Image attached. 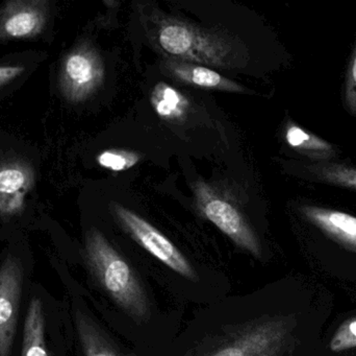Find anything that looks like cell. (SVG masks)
Wrapping results in <instances>:
<instances>
[{"label": "cell", "instance_id": "cell-12", "mask_svg": "<svg viewBox=\"0 0 356 356\" xmlns=\"http://www.w3.org/2000/svg\"><path fill=\"white\" fill-rule=\"evenodd\" d=\"M21 356H49L45 343L43 303L39 298L31 299L29 302L23 332Z\"/></svg>", "mask_w": 356, "mask_h": 356}, {"label": "cell", "instance_id": "cell-7", "mask_svg": "<svg viewBox=\"0 0 356 356\" xmlns=\"http://www.w3.org/2000/svg\"><path fill=\"white\" fill-rule=\"evenodd\" d=\"M22 284V263L18 257L8 255L0 265V356L10 355Z\"/></svg>", "mask_w": 356, "mask_h": 356}, {"label": "cell", "instance_id": "cell-11", "mask_svg": "<svg viewBox=\"0 0 356 356\" xmlns=\"http://www.w3.org/2000/svg\"><path fill=\"white\" fill-rule=\"evenodd\" d=\"M166 68L169 72L179 81L198 87L209 88V89L223 90V91L242 92L244 91L241 86L220 73L198 65L188 63L169 61Z\"/></svg>", "mask_w": 356, "mask_h": 356}, {"label": "cell", "instance_id": "cell-6", "mask_svg": "<svg viewBox=\"0 0 356 356\" xmlns=\"http://www.w3.org/2000/svg\"><path fill=\"white\" fill-rule=\"evenodd\" d=\"M104 65L98 54L83 46L68 54L60 69V89L69 102H83L104 79Z\"/></svg>", "mask_w": 356, "mask_h": 356}, {"label": "cell", "instance_id": "cell-2", "mask_svg": "<svg viewBox=\"0 0 356 356\" xmlns=\"http://www.w3.org/2000/svg\"><path fill=\"white\" fill-rule=\"evenodd\" d=\"M159 41L167 52L182 60L224 67L234 60V48L225 39L179 21L164 23Z\"/></svg>", "mask_w": 356, "mask_h": 356}, {"label": "cell", "instance_id": "cell-19", "mask_svg": "<svg viewBox=\"0 0 356 356\" xmlns=\"http://www.w3.org/2000/svg\"><path fill=\"white\" fill-rule=\"evenodd\" d=\"M345 102L350 114L356 116V44L347 70Z\"/></svg>", "mask_w": 356, "mask_h": 356}, {"label": "cell", "instance_id": "cell-15", "mask_svg": "<svg viewBox=\"0 0 356 356\" xmlns=\"http://www.w3.org/2000/svg\"><path fill=\"white\" fill-rule=\"evenodd\" d=\"M152 104L156 113L166 119L181 118L188 108L186 98L166 83L156 86L152 92Z\"/></svg>", "mask_w": 356, "mask_h": 356}, {"label": "cell", "instance_id": "cell-1", "mask_svg": "<svg viewBox=\"0 0 356 356\" xmlns=\"http://www.w3.org/2000/svg\"><path fill=\"white\" fill-rule=\"evenodd\" d=\"M86 261L106 294L136 321H146L150 307L147 293L133 268L106 236L92 229L86 235Z\"/></svg>", "mask_w": 356, "mask_h": 356}, {"label": "cell", "instance_id": "cell-8", "mask_svg": "<svg viewBox=\"0 0 356 356\" xmlns=\"http://www.w3.org/2000/svg\"><path fill=\"white\" fill-rule=\"evenodd\" d=\"M35 181L33 171L23 162L0 164V215H18L25 206V199Z\"/></svg>", "mask_w": 356, "mask_h": 356}, {"label": "cell", "instance_id": "cell-5", "mask_svg": "<svg viewBox=\"0 0 356 356\" xmlns=\"http://www.w3.org/2000/svg\"><path fill=\"white\" fill-rule=\"evenodd\" d=\"M289 330L288 322L282 318L259 320L209 356H278L286 344Z\"/></svg>", "mask_w": 356, "mask_h": 356}, {"label": "cell", "instance_id": "cell-18", "mask_svg": "<svg viewBox=\"0 0 356 356\" xmlns=\"http://www.w3.org/2000/svg\"><path fill=\"white\" fill-rule=\"evenodd\" d=\"M330 348L334 353L356 348V318L348 320L339 327L330 341Z\"/></svg>", "mask_w": 356, "mask_h": 356}, {"label": "cell", "instance_id": "cell-9", "mask_svg": "<svg viewBox=\"0 0 356 356\" xmlns=\"http://www.w3.org/2000/svg\"><path fill=\"white\" fill-rule=\"evenodd\" d=\"M46 23L41 2H12L0 16V37L22 39L39 35Z\"/></svg>", "mask_w": 356, "mask_h": 356}, {"label": "cell", "instance_id": "cell-20", "mask_svg": "<svg viewBox=\"0 0 356 356\" xmlns=\"http://www.w3.org/2000/svg\"><path fill=\"white\" fill-rule=\"evenodd\" d=\"M24 71L22 66H0V86L19 77Z\"/></svg>", "mask_w": 356, "mask_h": 356}, {"label": "cell", "instance_id": "cell-10", "mask_svg": "<svg viewBox=\"0 0 356 356\" xmlns=\"http://www.w3.org/2000/svg\"><path fill=\"white\" fill-rule=\"evenodd\" d=\"M303 217L332 240L356 251V217L342 211L305 205L300 208Z\"/></svg>", "mask_w": 356, "mask_h": 356}, {"label": "cell", "instance_id": "cell-16", "mask_svg": "<svg viewBox=\"0 0 356 356\" xmlns=\"http://www.w3.org/2000/svg\"><path fill=\"white\" fill-rule=\"evenodd\" d=\"M309 167L312 173L325 183L356 189L355 167L332 162H319Z\"/></svg>", "mask_w": 356, "mask_h": 356}, {"label": "cell", "instance_id": "cell-17", "mask_svg": "<svg viewBox=\"0 0 356 356\" xmlns=\"http://www.w3.org/2000/svg\"><path fill=\"white\" fill-rule=\"evenodd\" d=\"M140 161L139 155L122 150H108L97 157V162L106 169L114 171H127Z\"/></svg>", "mask_w": 356, "mask_h": 356}, {"label": "cell", "instance_id": "cell-4", "mask_svg": "<svg viewBox=\"0 0 356 356\" xmlns=\"http://www.w3.org/2000/svg\"><path fill=\"white\" fill-rule=\"evenodd\" d=\"M197 202L205 219L221 230L238 248L261 257V246L255 232L236 206L216 196L209 186L200 183L196 188Z\"/></svg>", "mask_w": 356, "mask_h": 356}, {"label": "cell", "instance_id": "cell-3", "mask_svg": "<svg viewBox=\"0 0 356 356\" xmlns=\"http://www.w3.org/2000/svg\"><path fill=\"white\" fill-rule=\"evenodd\" d=\"M113 212L123 229L133 240L163 265L191 281L198 280L196 271L190 261L160 230L156 229L137 213L121 205H113Z\"/></svg>", "mask_w": 356, "mask_h": 356}, {"label": "cell", "instance_id": "cell-14", "mask_svg": "<svg viewBox=\"0 0 356 356\" xmlns=\"http://www.w3.org/2000/svg\"><path fill=\"white\" fill-rule=\"evenodd\" d=\"M286 139L289 146L314 160L328 161L336 155L332 144L296 125H288Z\"/></svg>", "mask_w": 356, "mask_h": 356}, {"label": "cell", "instance_id": "cell-13", "mask_svg": "<svg viewBox=\"0 0 356 356\" xmlns=\"http://www.w3.org/2000/svg\"><path fill=\"white\" fill-rule=\"evenodd\" d=\"M75 321L86 356H118L112 342L91 318L79 311L75 314Z\"/></svg>", "mask_w": 356, "mask_h": 356}]
</instances>
